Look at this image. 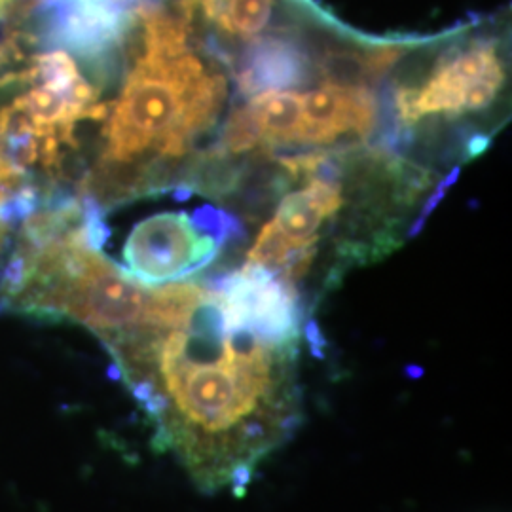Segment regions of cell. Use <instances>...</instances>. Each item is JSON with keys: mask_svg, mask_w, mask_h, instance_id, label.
Segmentation results:
<instances>
[{"mask_svg": "<svg viewBox=\"0 0 512 512\" xmlns=\"http://www.w3.org/2000/svg\"><path fill=\"white\" fill-rule=\"evenodd\" d=\"M0 184L4 186H21V184H27L18 173L10 167V164L4 160L2 152H0Z\"/></svg>", "mask_w": 512, "mask_h": 512, "instance_id": "4fadbf2b", "label": "cell"}, {"mask_svg": "<svg viewBox=\"0 0 512 512\" xmlns=\"http://www.w3.org/2000/svg\"><path fill=\"white\" fill-rule=\"evenodd\" d=\"M131 19L116 0H55L44 10V40L54 50L107 67L124 46Z\"/></svg>", "mask_w": 512, "mask_h": 512, "instance_id": "5b68a950", "label": "cell"}, {"mask_svg": "<svg viewBox=\"0 0 512 512\" xmlns=\"http://www.w3.org/2000/svg\"><path fill=\"white\" fill-rule=\"evenodd\" d=\"M44 203H71V205H74L76 209H78V213H80V217H82V220H84V215H82V209H80V205H78V202H74V200H50V202H44ZM42 205V203H40ZM38 205V207H40ZM4 266V264H2ZM2 270V268H0ZM0 296H2V300H4V304H6V296H4V293H2V289H0Z\"/></svg>", "mask_w": 512, "mask_h": 512, "instance_id": "e0dca14e", "label": "cell"}, {"mask_svg": "<svg viewBox=\"0 0 512 512\" xmlns=\"http://www.w3.org/2000/svg\"><path fill=\"white\" fill-rule=\"evenodd\" d=\"M490 80L505 82V67L499 57L497 40L461 38L440 55L423 88L397 90V118L403 126H412L429 114H463L467 112V92L476 84Z\"/></svg>", "mask_w": 512, "mask_h": 512, "instance_id": "3957f363", "label": "cell"}, {"mask_svg": "<svg viewBox=\"0 0 512 512\" xmlns=\"http://www.w3.org/2000/svg\"><path fill=\"white\" fill-rule=\"evenodd\" d=\"M190 222L202 236L215 239L220 247L224 243H228L230 239L245 236V230L239 224V220L234 219L230 213L213 207V205H203L200 209H196Z\"/></svg>", "mask_w": 512, "mask_h": 512, "instance_id": "8fae6325", "label": "cell"}, {"mask_svg": "<svg viewBox=\"0 0 512 512\" xmlns=\"http://www.w3.org/2000/svg\"><path fill=\"white\" fill-rule=\"evenodd\" d=\"M50 200H74V202H78L80 209H82V203H80V200H78L76 196H59V198H46L44 202H50ZM82 215H84V209H82ZM0 310L6 311V304H4V300H2V296H0Z\"/></svg>", "mask_w": 512, "mask_h": 512, "instance_id": "2e32d148", "label": "cell"}, {"mask_svg": "<svg viewBox=\"0 0 512 512\" xmlns=\"http://www.w3.org/2000/svg\"><path fill=\"white\" fill-rule=\"evenodd\" d=\"M247 107L260 131L262 147L300 145L302 95L294 92H264L255 95Z\"/></svg>", "mask_w": 512, "mask_h": 512, "instance_id": "9c48e42d", "label": "cell"}, {"mask_svg": "<svg viewBox=\"0 0 512 512\" xmlns=\"http://www.w3.org/2000/svg\"><path fill=\"white\" fill-rule=\"evenodd\" d=\"M222 249L202 236L186 213H158L141 220L124 245L126 272L145 285L184 281L209 266Z\"/></svg>", "mask_w": 512, "mask_h": 512, "instance_id": "277c9868", "label": "cell"}, {"mask_svg": "<svg viewBox=\"0 0 512 512\" xmlns=\"http://www.w3.org/2000/svg\"><path fill=\"white\" fill-rule=\"evenodd\" d=\"M23 0H0V19L6 18L8 14L16 12L18 4H21Z\"/></svg>", "mask_w": 512, "mask_h": 512, "instance_id": "9a60e30c", "label": "cell"}, {"mask_svg": "<svg viewBox=\"0 0 512 512\" xmlns=\"http://www.w3.org/2000/svg\"><path fill=\"white\" fill-rule=\"evenodd\" d=\"M310 78V55L291 33L275 31L247 42L241 55L236 82L247 97L283 92L302 86Z\"/></svg>", "mask_w": 512, "mask_h": 512, "instance_id": "52a82bcc", "label": "cell"}, {"mask_svg": "<svg viewBox=\"0 0 512 512\" xmlns=\"http://www.w3.org/2000/svg\"><path fill=\"white\" fill-rule=\"evenodd\" d=\"M122 95L109 105L105 150L82 181V196L105 211L167 186V162L183 158L211 128L226 97V78L209 73L192 50L164 55L137 50Z\"/></svg>", "mask_w": 512, "mask_h": 512, "instance_id": "7a4b0ae2", "label": "cell"}, {"mask_svg": "<svg viewBox=\"0 0 512 512\" xmlns=\"http://www.w3.org/2000/svg\"><path fill=\"white\" fill-rule=\"evenodd\" d=\"M459 173H461V169H459V167H454V169L450 171V175H446V179L439 184V188L435 190V194H433V196L427 200V203H425V207H423L420 217L416 219L414 226L410 228V232H408V236H410V238H414V236H418V234H420L421 230H423V226H425V222L429 219V215L439 207V203L442 202V200H444V196L448 194V188L458 181Z\"/></svg>", "mask_w": 512, "mask_h": 512, "instance_id": "7c38bea8", "label": "cell"}, {"mask_svg": "<svg viewBox=\"0 0 512 512\" xmlns=\"http://www.w3.org/2000/svg\"><path fill=\"white\" fill-rule=\"evenodd\" d=\"M156 444L205 490L245 488L302 418L296 346L230 325L203 285L175 327H150L107 346Z\"/></svg>", "mask_w": 512, "mask_h": 512, "instance_id": "6da1fadb", "label": "cell"}, {"mask_svg": "<svg viewBox=\"0 0 512 512\" xmlns=\"http://www.w3.org/2000/svg\"><path fill=\"white\" fill-rule=\"evenodd\" d=\"M220 145H222V150L234 152V154L262 147L260 131H258L255 118L247 105L232 112V116L226 122V128L222 131Z\"/></svg>", "mask_w": 512, "mask_h": 512, "instance_id": "30bf717a", "label": "cell"}, {"mask_svg": "<svg viewBox=\"0 0 512 512\" xmlns=\"http://www.w3.org/2000/svg\"><path fill=\"white\" fill-rule=\"evenodd\" d=\"M490 147V137L488 135H475L471 141H469V145H467V156L469 158H476V156H480L482 152H486Z\"/></svg>", "mask_w": 512, "mask_h": 512, "instance_id": "5bb4252c", "label": "cell"}, {"mask_svg": "<svg viewBox=\"0 0 512 512\" xmlns=\"http://www.w3.org/2000/svg\"><path fill=\"white\" fill-rule=\"evenodd\" d=\"M378 105L363 86L323 84L302 95L300 145H332L342 135L368 139L376 126Z\"/></svg>", "mask_w": 512, "mask_h": 512, "instance_id": "8992f818", "label": "cell"}, {"mask_svg": "<svg viewBox=\"0 0 512 512\" xmlns=\"http://www.w3.org/2000/svg\"><path fill=\"white\" fill-rule=\"evenodd\" d=\"M342 207L340 184L313 179L304 190L285 196L275 213V226L296 249H315L319 226Z\"/></svg>", "mask_w": 512, "mask_h": 512, "instance_id": "ba28073f", "label": "cell"}]
</instances>
